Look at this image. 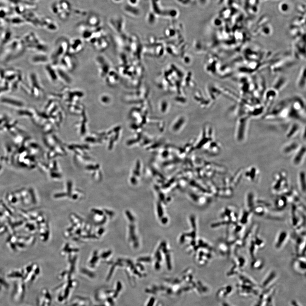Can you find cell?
I'll return each instance as SVG.
<instances>
[{"mask_svg": "<svg viewBox=\"0 0 306 306\" xmlns=\"http://www.w3.org/2000/svg\"><path fill=\"white\" fill-rule=\"evenodd\" d=\"M287 174L285 171H282L278 172L275 175L274 181L271 186V191L276 195H282L290 192Z\"/></svg>", "mask_w": 306, "mask_h": 306, "instance_id": "6da1fadb", "label": "cell"}, {"mask_svg": "<svg viewBox=\"0 0 306 306\" xmlns=\"http://www.w3.org/2000/svg\"><path fill=\"white\" fill-rule=\"evenodd\" d=\"M239 212L235 206L229 205L223 210L221 215L223 220L226 221L230 224H236L238 223Z\"/></svg>", "mask_w": 306, "mask_h": 306, "instance_id": "7a4b0ae2", "label": "cell"}, {"mask_svg": "<svg viewBox=\"0 0 306 306\" xmlns=\"http://www.w3.org/2000/svg\"><path fill=\"white\" fill-rule=\"evenodd\" d=\"M248 128V122L247 119H241L238 122L235 131V136L237 142L241 143L245 141Z\"/></svg>", "mask_w": 306, "mask_h": 306, "instance_id": "3957f363", "label": "cell"}, {"mask_svg": "<svg viewBox=\"0 0 306 306\" xmlns=\"http://www.w3.org/2000/svg\"><path fill=\"white\" fill-rule=\"evenodd\" d=\"M306 158L305 145H301L297 151L293 154L292 163L294 166L297 167L302 165Z\"/></svg>", "mask_w": 306, "mask_h": 306, "instance_id": "277c9868", "label": "cell"}, {"mask_svg": "<svg viewBox=\"0 0 306 306\" xmlns=\"http://www.w3.org/2000/svg\"><path fill=\"white\" fill-rule=\"evenodd\" d=\"M290 238V234L287 230H282L278 232L274 242L276 249H280L285 246Z\"/></svg>", "mask_w": 306, "mask_h": 306, "instance_id": "5b68a950", "label": "cell"}, {"mask_svg": "<svg viewBox=\"0 0 306 306\" xmlns=\"http://www.w3.org/2000/svg\"><path fill=\"white\" fill-rule=\"evenodd\" d=\"M295 239V251L297 256L305 257L306 236L303 235H296Z\"/></svg>", "mask_w": 306, "mask_h": 306, "instance_id": "8992f818", "label": "cell"}, {"mask_svg": "<svg viewBox=\"0 0 306 306\" xmlns=\"http://www.w3.org/2000/svg\"><path fill=\"white\" fill-rule=\"evenodd\" d=\"M301 145L295 140L290 141L283 146L281 148V152L284 156L293 155L300 147Z\"/></svg>", "mask_w": 306, "mask_h": 306, "instance_id": "52a82bcc", "label": "cell"}, {"mask_svg": "<svg viewBox=\"0 0 306 306\" xmlns=\"http://www.w3.org/2000/svg\"><path fill=\"white\" fill-rule=\"evenodd\" d=\"M258 199L256 194L252 191H249L245 196V209L252 211L257 205Z\"/></svg>", "mask_w": 306, "mask_h": 306, "instance_id": "ba28073f", "label": "cell"}, {"mask_svg": "<svg viewBox=\"0 0 306 306\" xmlns=\"http://www.w3.org/2000/svg\"><path fill=\"white\" fill-rule=\"evenodd\" d=\"M292 266L295 271L300 273H305L306 261L305 257L296 256L292 261Z\"/></svg>", "mask_w": 306, "mask_h": 306, "instance_id": "9c48e42d", "label": "cell"}, {"mask_svg": "<svg viewBox=\"0 0 306 306\" xmlns=\"http://www.w3.org/2000/svg\"><path fill=\"white\" fill-rule=\"evenodd\" d=\"M259 230V227L257 224H254L249 228L247 231H245L244 236L242 239L243 246L247 245L251 239L258 234Z\"/></svg>", "mask_w": 306, "mask_h": 306, "instance_id": "30bf717a", "label": "cell"}, {"mask_svg": "<svg viewBox=\"0 0 306 306\" xmlns=\"http://www.w3.org/2000/svg\"><path fill=\"white\" fill-rule=\"evenodd\" d=\"M259 172L256 167H251L245 171V177L252 182H256L259 177Z\"/></svg>", "mask_w": 306, "mask_h": 306, "instance_id": "8fae6325", "label": "cell"}, {"mask_svg": "<svg viewBox=\"0 0 306 306\" xmlns=\"http://www.w3.org/2000/svg\"><path fill=\"white\" fill-rule=\"evenodd\" d=\"M278 196L275 201V207L277 211H282L285 209L289 204L288 200L285 194Z\"/></svg>", "mask_w": 306, "mask_h": 306, "instance_id": "7c38bea8", "label": "cell"}, {"mask_svg": "<svg viewBox=\"0 0 306 306\" xmlns=\"http://www.w3.org/2000/svg\"><path fill=\"white\" fill-rule=\"evenodd\" d=\"M253 214L254 213L252 211L245 208L242 211L241 214L239 216L238 223L246 226L250 222Z\"/></svg>", "mask_w": 306, "mask_h": 306, "instance_id": "4fadbf2b", "label": "cell"}, {"mask_svg": "<svg viewBox=\"0 0 306 306\" xmlns=\"http://www.w3.org/2000/svg\"><path fill=\"white\" fill-rule=\"evenodd\" d=\"M237 249L234 251V257L233 258V263L234 264L237 265L240 269H242L245 267L247 264V259L244 255L238 254L236 252Z\"/></svg>", "mask_w": 306, "mask_h": 306, "instance_id": "5bb4252c", "label": "cell"}, {"mask_svg": "<svg viewBox=\"0 0 306 306\" xmlns=\"http://www.w3.org/2000/svg\"><path fill=\"white\" fill-rule=\"evenodd\" d=\"M298 183L299 190L302 194L305 196L306 194V173L305 171L301 170L298 175Z\"/></svg>", "mask_w": 306, "mask_h": 306, "instance_id": "9a60e30c", "label": "cell"}, {"mask_svg": "<svg viewBox=\"0 0 306 306\" xmlns=\"http://www.w3.org/2000/svg\"><path fill=\"white\" fill-rule=\"evenodd\" d=\"M301 126L297 123H293L290 126L286 134V136L290 139L293 138L298 134L300 132Z\"/></svg>", "mask_w": 306, "mask_h": 306, "instance_id": "2e32d148", "label": "cell"}, {"mask_svg": "<svg viewBox=\"0 0 306 306\" xmlns=\"http://www.w3.org/2000/svg\"><path fill=\"white\" fill-rule=\"evenodd\" d=\"M265 265V261L262 258L257 257L252 259V261H251L250 264V267L251 269L254 270H261Z\"/></svg>", "mask_w": 306, "mask_h": 306, "instance_id": "e0dca14e", "label": "cell"}, {"mask_svg": "<svg viewBox=\"0 0 306 306\" xmlns=\"http://www.w3.org/2000/svg\"><path fill=\"white\" fill-rule=\"evenodd\" d=\"M219 251L220 254L224 257H229L231 254V249L228 244L226 242L222 241L219 243Z\"/></svg>", "mask_w": 306, "mask_h": 306, "instance_id": "ac0fdd59", "label": "cell"}, {"mask_svg": "<svg viewBox=\"0 0 306 306\" xmlns=\"http://www.w3.org/2000/svg\"><path fill=\"white\" fill-rule=\"evenodd\" d=\"M251 240L254 242V243L257 246L259 250L264 249L266 246V242L265 240L258 234L252 238Z\"/></svg>", "mask_w": 306, "mask_h": 306, "instance_id": "d6986e66", "label": "cell"}, {"mask_svg": "<svg viewBox=\"0 0 306 306\" xmlns=\"http://www.w3.org/2000/svg\"><path fill=\"white\" fill-rule=\"evenodd\" d=\"M276 276L277 274L275 271H271L267 276L266 279L264 281L262 284L263 287H267L268 284L271 283V282L276 278Z\"/></svg>", "mask_w": 306, "mask_h": 306, "instance_id": "ffe728a7", "label": "cell"}, {"mask_svg": "<svg viewBox=\"0 0 306 306\" xmlns=\"http://www.w3.org/2000/svg\"><path fill=\"white\" fill-rule=\"evenodd\" d=\"M241 271L242 270L237 265L233 264V266L228 272L227 276H232L234 275H238L240 273Z\"/></svg>", "mask_w": 306, "mask_h": 306, "instance_id": "44dd1931", "label": "cell"}, {"mask_svg": "<svg viewBox=\"0 0 306 306\" xmlns=\"http://www.w3.org/2000/svg\"><path fill=\"white\" fill-rule=\"evenodd\" d=\"M279 9L282 13H286L289 10V6L286 3H283L279 5Z\"/></svg>", "mask_w": 306, "mask_h": 306, "instance_id": "7402d4cb", "label": "cell"}]
</instances>
